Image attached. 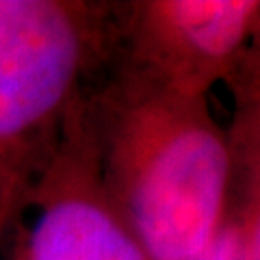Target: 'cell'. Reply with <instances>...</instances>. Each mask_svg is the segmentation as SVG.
<instances>
[{
    "label": "cell",
    "mask_w": 260,
    "mask_h": 260,
    "mask_svg": "<svg viewBox=\"0 0 260 260\" xmlns=\"http://www.w3.org/2000/svg\"><path fill=\"white\" fill-rule=\"evenodd\" d=\"M249 13V3L232 0H184L174 5V15L186 37L210 54H221L237 46Z\"/></svg>",
    "instance_id": "277c9868"
},
{
    "label": "cell",
    "mask_w": 260,
    "mask_h": 260,
    "mask_svg": "<svg viewBox=\"0 0 260 260\" xmlns=\"http://www.w3.org/2000/svg\"><path fill=\"white\" fill-rule=\"evenodd\" d=\"M76 54V32L56 5L0 0V137L35 124L61 100Z\"/></svg>",
    "instance_id": "7a4b0ae2"
},
{
    "label": "cell",
    "mask_w": 260,
    "mask_h": 260,
    "mask_svg": "<svg viewBox=\"0 0 260 260\" xmlns=\"http://www.w3.org/2000/svg\"><path fill=\"white\" fill-rule=\"evenodd\" d=\"M28 260H143V254L100 208L63 202L39 219Z\"/></svg>",
    "instance_id": "3957f363"
},
{
    "label": "cell",
    "mask_w": 260,
    "mask_h": 260,
    "mask_svg": "<svg viewBox=\"0 0 260 260\" xmlns=\"http://www.w3.org/2000/svg\"><path fill=\"white\" fill-rule=\"evenodd\" d=\"M193 260H247L239 237L234 232H225L219 239H210V243L200 251Z\"/></svg>",
    "instance_id": "5b68a950"
},
{
    "label": "cell",
    "mask_w": 260,
    "mask_h": 260,
    "mask_svg": "<svg viewBox=\"0 0 260 260\" xmlns=\"http://www.w3.org/2000/svg\"><path fill=\"white\" fill-rule=\"evenodd\" d=\"M228 160L215 137L180 135L145 172L135 195V223L156 260H193L217 221Z\"/></svg>",
    "instance_id": "6da1fadb"
},
{
    "label": "cell",
    "mask_w": 260,
    "mask_h": 260,
    "mask_svg": "<svg viewBox=\"0 0 260 260\" xmlns=\"http://www.w3.org/2000/svg\"><path fill=\"white\" fill-rule=\"evenodd\" d=\"M254 260H260V223H258V232L254 241Z\"/></svg>",
    "instance_id": "8992f818"
}]
</instances>
